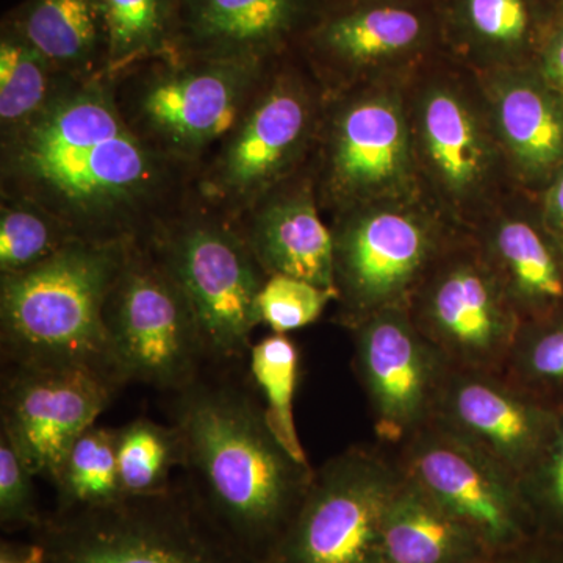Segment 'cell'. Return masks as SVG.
<instances>
[{"instance_id": "cell-16", "label": "cell", "mask_w": 563, "mask_h": 563, "mask_svg": "<svg viewBox=\"0 0 563 563\" xmlns=\"http://www.w3.org/2000/svg\"><path fill=\"white\" fill-rule=\"evenodd\" d=\"M558 417L559 412L518 390L501 373L451 366L431 422L520 481L542 455Z\"/></svg>"}, {"instance_id": "cell-35", "label": "cell", "mask_w": 563, "mask_h": 563, "mask_svg": "<svg viewBox=\"0 0 563 563\" xmlns=\"http://www.w3.org/2000/svg\"><path fill=\"white\" fill-rule=\"evenodd\" d=\"M474 32L490 43L512 46L528 33L529 13L523 0H466Z\"/></svg>"}, {"instance_id": "cell-37", "label": "cell", "mask_w": 563, "mask_h": 563, "mask_svg": "<svg viewBox=\"0 0 563 563\" xmlns=\"http://www.w3.org/2000/svg\"><path fill=\"white\" fill-rule=\"evenodd\" d=\"M543 222L563 247V168L550 180L543 201Z\"/></svg>"}, {"instance_id": "cell-21", "label": "cell", "mask_w": 563, "mask_h": 563, "mask_svg": "<svg viewBox=\"0 0 563 563\" xmlns=\"http://www.w3.org/2000/svg\"><path fill=\"white\" fill-rule=\"evenodd\" d=\"M417 129L426 165L446 195L465 199L481 190L492 168L490 140L461 92L446 85L429 88Z\"/></svg>"}, {"instance_id": "cell-9", "label": "cell", "mask_w": 563, "mask_h": 563, "mask_svg": "<svg viewBox=\"0 0 563 563\" xmlns=\"http://www.w3.org/2000/svg\"><path fill=\"white\" fill-rule=\"evenodd\" d=\"M351 211L332 231L336 320L350 331L374 313L406 309L444 247L424 214L379 202Z\"/></svg>"}, {"instance_id": "cell-3", "label": "cell", "mask_w": 563, "mask_h": 563, "mask_svg": "<svg viewBox=\"0 0 563 563\" xmlns=\"http://www.w3.org/2000/svg\"><path fill=\"white\" fill-rule=\"evenodd\" d=\"M136 240L76 239L31 269L0 276V342L14 368H85L122 387L103 309Z\"/></svg>"}, {"instance_id": "cell-4", "label": "cell", "mask_w": 563, "mask_h": 563, "mask_svg": "<svg viewBox=\"0 0 563 563\" xmlns=\"http://www.w3.org/2000/svg\"><path fill=\"white\" fill-rule=\"evenodd\" d=\"M47 563H250L187 481L162 495L44 515L31 533Z\"/></svg>"}, {"instance_id": "cell-23", "label": "cell", "mask_w": 563, "mask_h": 563, "mask_svg": "<svg viewBox=\"0 0 563 563\" xmlns=\"http://www.w3.org/2000/svg\"><path fill=\"white\" fill-rule=\"evenodd\" d=\"M7 21L63 76H106L99 0H22Z\"/></svg>"}, {"instance_id": "cell-22", "label": "cell", "mask_w": 563, "mask_h": 563, "mask_svg": "<svg viewBox=\"0 0 563 563\" xmlns=\"http://www.w3.org/2000/svg\"><path fill=\"white\" fill-rule=\"evenodd\" d=\"M479 247L521 321L547 320L562 306L563 247L547 228L504 217Z\"/></svg>"}, {"instance_id": "cell-32", "label": "cell", "mask_w": 563, "mask_h": 563, "mask_svg": "<svg viewBox=\"0 0 563 563\" xmlns=\"http://www.w3.org/2000/svg\"><path fill=\"white\" fill-rule=\"evenodd\" d=\"M332 301H339V291L333 288L296 277L272 276L258 295V314L273 333H288L320 320Z\"/></svg>"}, {"instance_id": "cell-30", "label": "cell", "mask_w": 563, "mask_h": 563, "mask_svg": "<svg viewBox=\"0 0 563 563\" xmlns=\"http://www.w3.org/2000/svg\"><path fill=\"white\" fill-rule=\"evenodd\" d=\"M76 240L73 232L49 211L2 195L0 206V276L31 269Z\"/></svg>"}, {"instance_id": "cell-6", "label": "cell", "mask_w": 563, "mask_h": 563, "mask_svg": "<svg viewBox=\"0 0 563 563\" xmlns=\"http://www.w3.org/2000/svg\"><path fill=\"white\" fill-rule=\"evenodd\" d=\"M144 240L187 296L209 357H250L252 332L262 324L258 295L268 276L236 222L190 214L158 222Z\"/></svg>"}, {"instance_id": "cell-12", "label": "cell", "mask_w": 563, "mask_h": 563, "mask_svg": "<svg viewBox=\"0 0 563 563\" xmlns=\"http://www.w3.org/2000/svg\"><path fill=\"white\" fill-rule=\"evenodd\" d=\"M404 477L468 525L498 554L539 536L520 481L439 426L429 422L396 446Z\"/></svg>"}, {"instance_id": "cell-2", "label": "cell", "mask_w": 563, "mask_h": 563, "mask_svg": "<svg viewBox=\"0 0 563 563\" xmlns=\"http://www.w3.org/2000/svg\"><path fill=\"white\" fill-rule=\"evenodd\" d=\"M187 484L250 563H266L306 498L314 468L274 435L247 385L201 376L173 393Z\"/></svg>"}, {"instance_id": "cell-19", "label": "cell", "mask_w": 563, "mask_h": 563, "mask_svg": "<svg viewBox=\"0 0 563 563\" xmlns=\"http://www.w3.org/2000/svg\"><path fill=\"white\" fill-rule=\"evenodd\" d=\"M493 121L515 168L550 181L563 168V99L540 76L509 74L492 85Z\"/></svg>"}, {"instance_id": "cell-26", "label": "cell", "mask_w": 563, "mask_h": 563, "mask_svg": "<svg viewBox=\"0 0 563 563\" xmlns=\"http://www.w3.org/2000/svg\"><path fill=\"white\" fill-rule=\"evenodd\" d=\"M68 77L58 73L9 21L0 32V133L20 131L49 106Z\"/></svg>"}, {"instance_id": "cell-33", "label": "cell", "mask_w": 563, "mask_h": 563, "mask_svg": "<svg viewBox=\"0 0 563 563\" xmlns=\"http://www.w3.org/2000/svg\"><path fill=\"white\" fill-rule=\"evenodd\" d=\"M520 488L537 531L563 537V412L539 461L521 477Z\"/></svg>"}, {"instance_id": "cell-27", "label": "cell", "mask_w": 563, "mask_h": 563, "mask_svg": "<svg viewBox=\"0 0 563 563\" xmlns=\"http://www.w3.org/2000/svg\"><path fill=\"white\" fill-rule=\"evenodd\" d=\"M117 462L124 496L162 495L172 490V473L184 468L179 431L150 418H136L117 429Z\"/></svg>"}, {"instance_id": "cell-31", "label": "cell", "mask_w": 563, "mask_h": 563, "mask_svg": "<svg viewBox=\"0 0 563 563\" xmlns=\"http://www.w3.org/2000/svg\"><path fill=\"white\" fill-rule=\"evenodd\" d=\"M501 374L544 404L548 391L563 387V321L521 322Z\"/></svg>"}, {"instance_id": "cell-38", "label": "cell", "mask_w": 563, "mask_h": 563, "mask_svg": "<svg viewBox=\"0 0 563 563\" xmlns=\"http://www.w3.org/2000/svg\"><path fill=\"white\" fill-rule=\"evenodd\" d=\"M540 77L563 99V29L544 49Z\"/></svg>"}, {"instance_id": "cell-7", "label": "cell", "mask_w": 563, "mask_h": 563, "mask_svg": "<svg viewBox=\"0 0 563 563\" xmlns=\"http://www.w3.org/2000/svg\"><path fill=\"white\" fill-rule=\"evenodd\" d=\"M111 362L121 385L176 393L209 357L187 296L146 240H136L103 309Z\"/></svg>"}, {"instance_id": "cell-10", "label": "cell", "mask_w": 563, "mask_h": 563, "mask_svg": "<svg viewBox=\"0 0 563 563\" xmlns=\"http://www.w3.org/2000/svg\"><path fill=\"white\" fill-rule=\"evenodd\" d=\"M407 312L450 366L503 373L521 318L479 246L440 252Z\"/></svg>"}, {"instance_id": "cell-14", "label": "cell", "mask_w": 563, "mask_h": 563, "mask_svg": "<svg viewBox=\"0 0 563 563\" xmlns=\"http://www.w3.org/2000/svg\"><path fill=\"white\" fill-rule=\"evenodd\" d=\"M117 385L85 368H14L2 388V432L35 476L54 483L81 433Z\"/></svg>"}, {"instance_id": "cell-39", "label": "cell", "mask_w": 563, "mask_h": 563, "mask_svg": "<svg viewBox=\"0 0 563 563\" xmlns=\"http://www.w3.org/2000/svg\"><path fill=\"white\" fill-rule=\"evenodd\" d=\"M0 563H47L43 548L35 539L29 542L2 540L0 543Z\"/></svg>"}, {"instance_id": "cell-13", "label": "cell", "mask_w": 563, "mask_h": 563, "mask_svg": "<svg viewBox=\"0 0 563 563\" xmlns=\"http://www.w3.org/2000/svg\"><path fill=\"white\" fill-rule=\"evenodd\" d=\"M351 332L374 431L384 444L399 446L431 422L450 363L404 307L374 313Z\"/></svg>"}, {"instance_id": "cell-25", "label": "cell", "mask_w": 563, "mask_h": 563, "mask_svg": "<svg viewBox=\"0 0 563 563\" xmlns=\"http://www.w3.org/2000/svg\"><path fill=\"white\" fill-rule=\"evenodd\" d=\"M106 29V74L118 80L176 52L179 0H99Z\"/></svg>"}, {"instance_id": "cell-28", "label": "cell", "mask_w": 563, "mask_h": 563, "mask_svg": "<svg viewBox=\"0 0 563 563\" xmlns=\"http://www.w3.org/2000/svg\"><path fill=\"white\" fill-rule=\"evenodd\" d=\"M57 509L73 510L124 498L118 476L117 429L92 424L70 446L54 479Z\"/></svg>"}, {"instance_id": "cell-15", "label": "cell", "mask_w": 563, "mask_h": 563, "mask_svg": "<svg viewBox=\"0 0 563 563\" xmlns=\"http://www.w3.org/2000/svg\"><path fill=\"white\" fill-rule=\"evenodd\" d=\"M413 177V143L401 98L391 91L355 96L336 110L325 144V188L355 209L401 195Z\"/></svg>"}, {"instance_id": "cell-36", "label": "cell", "mask_w": 563, "mask_h": 563, "mask_svg": "<svg viewBox=\"0 0 563 563\" xmlns=\"http://www.w3.org/2000/svg\"><path fill=\"white\" fill-rule=\"evenodd\" d=\"M492 563H563V537L539 533L525 547L499 554Z\"/></svg>"}, {"instance_id": "cell-20", "label": "cell", "mask_w": 563, "mask_h": 563, "mask_svg": "<svg viewBox=\"0 0 563 563\" xmlns=\"http://www.w3.org/2000/svg\"><path fill=\"white\" fill-rule=\"evenodd\" d=\"M498 555L401 473L384 517L379 563H492Z\"/></svg>"}, {"instance_id": "cell-18", "label": "cell", "mask_w": 563, "mask_h": 563, "mask_svg": "<svg viewBox=\"0 0 563 563\" xmlns=\"http://www.w3.org/2000/svg\"><path fill=\"white\" fill-rule=\"evenodd\" d=\"M301 13L302 0H179L174 55L265 62Z\"/></svg>"}, {"instance_id": "cell-17", "label": "cell", "mask_w": 563, "mask_h": 563, "mask_svg": "<svg viewBox=\"0 0 563 563\" xmlns=\"http://www.w3.org/2000/svg\"><path fill=\"white\" fill-rule=\"evenodd\" d=\"M246 217L239 228L266 276L296 277L336 290L332 231L321 220L310 184L279 185Z\"/></svg>"}, {"instance_id": "cell-8", "label": "cell", "mask_w": 563, "mask_h": 563, "mask_svg": "<svg viewBox=\"0 0 563 563\" xmlns=\"http://www.w3.org/2000/svg\"><path fill=\"white\" fill-rule=\"evenodd\" d=\"M401 472L379 448L352 446L312 484L266 563H379L385 512Z\"/></svg>"}, {"instance_id": "cell-1", "label": "cell", "mask_w": 563, "mask_h": 563, "mask_svg": "<svg viewBox=\"0 0 563 563\" xmlns=\"http://www.w3.org/2000/svg\"><path fill=\"white\" fill-rule=\"evenodd\" d=\"M180 168L133 131L107 76L68 77L35 120L2 136V195L36 203L81 240L146 239Z\"/></svg>"}, {"instance_id": "cell-24", "label": "cell", "mask_w": 563, "mask_h": 563, "mask_svg": "<svg viewBox=\"0 0 563 563\" xmlns=\"http://www.w3.org/2000/svg\"><path fill=\"white\" fill-rule=\"evenodd\" d=\"M421 18L402 7L376 5L346 11L322 22L313 44L325 60L344 70L369 68L420 43Z\"/></svg>"}, {"instance_id": "cell-11", "label": "cell", "mask_w": 563, "mask_h": 563, "mask_svg": "<svg viewBox=\"0 0 563 563\" xmlns=\"http://www.w3.org/2000/svg\"><path fill=\"white\" fill-rule=\"evenodd\" d=\"M314 125L312 96L301 80L279 76L261 88L202 169L203 201L232 221L284 184L307 150Z\"/></svg>"}, {"instance_id": "cell-5", "label": "cell", "mask_w": 563, "mask_h": 563, "mask_svg": "<svg viewBox=\"0 0 563 563\" xmlns=\"http://www.w3.org/2000/svg\"><path fill=\"white\" fill-rule=\"evenodd\" d=\"M265 62L168 55L117 81L118 101L133 131L180 166L217 150L263 81Z\"/></svg>"}, {"instance_id": "cell-34", "label": "cell", "mask_w": 563, "mask_h": 563, "mask_svg": "<svg viewBox=\"0 0 563 563\" xmlns=\"http://www.w3.org/2000/svg\"><path fill=\"white\" fill-rule=\"evenodd\" d=\"M35 474L29 470L13 444L0 433V526L7 533L33 532L43 523L36 501Z\"/></svg>"}, {"instance_id": "cell-29", "label": "cell", "mask_w": 563, "mask_h": 563, "mask_svg": "<svg viewBox=\"0 0 563 563\" xmlns=\"http://www.w3.org/2000/svg\"><path fill=\"white\" fill-rule=\"evenodd\" d=\"M251 376L262 391L269 428L285 450L301 462H309L295 422L296 388L299 379V350L287 333H273L252 344Z\"/></svg>"}]
</instances>
